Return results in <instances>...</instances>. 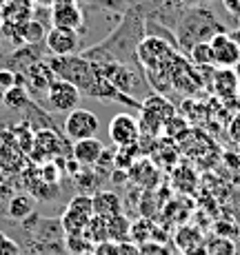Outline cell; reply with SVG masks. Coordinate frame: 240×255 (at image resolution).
Returning a JSON list of instances; mask_svg holds the SVG:
<instances>
[{
	"label": "cell",
	"instance_id": "6da1fadb",
	"mask_svg": "<svg viewBox=\"0 0 240 255\" xmlns=\"http://www.w3.org/2000/svg\"><path fill=\"white\" fill-rule=\"evenodd\" d=\"M145 38V18L138 11H125L120 16V24L102 38L98 45L89 47L80 56L96 65L107 62H127V65H140L138 62V45Z\"/></svg>",
	"mask_w": 240,
	"mask_h": 255
},
{
	"label": "cell",
	"instance_id": "7a4b0ae2",
	"mask_svg": "<svg viewBox=\"0 0 240 255\" xmlns=\"http://www.w3.org/2000/svg\"><path fill=\"white\" fill-rule=\"evenodd\" d=\"M220 33H227V27L212 9L196 4V7H185L180 11L178 20L174 27V36L178 42L180 51H192L196 45L212 42Z\"/></svg>",
	"mask_w": 240,
	"mask_h": 255
},
{
	"label": "cell",
	"instance_id": "3957f363",
	"mask_svg": "<svg viewBox=\"0 0 240 255\" xmlns=\"http://www.w3.org/2000/svg\"><path fill=\"white\" fill-rule=\"evenodd\" d=\"M45 62L49 65V69L53 71V76L71 82L82 96L89 93V89L94 87L98 76H100L96 62H89L80 53L78 56H49L45 58Z\"/></svg>",
	"mask_w": 240,
	"mask_h": 255
},
{
	"label": "cell",
	"instance_id": "277c9868",
	"mask_svg": "<svg viewBox=\"0 0 240 255\" xmlns=\"http://www.w3.org/2000/svg\"><path fill=\"white\" fill-rule=\"evenodd\" d=\"M100 73L125 96L134 98V100L143 102L149 98L154 89H151L149 80H147L145 71L140 65H127V62H107V65H98Z\"/></svg>",
	"mask_w": 240,
	"mask_h": 255
},
{
	"label": "cell",
	"instance_id": "5b68a950",
	"mask_svg": "<svg viewBox=\"0 0 240 255\" xmlns=\"http://www.w3.org/2000/svg\"><path fill=\"white\" fill-rule=\"evenodd\" d=\"M140 133H149V135H156L160 131H165L167 122L171 118H176V109L171 102H167L163 96H156L151 93L149 98L143 100V109H140Z\"/></svg>",
	"mask_w": 240,
	"mask_h": 255
},
{
	"label": "cell",
	"instance_id": "8992f818",
	"mask_svg": "<svg viewBox=\"0 0 240 255\" xmlns=\"http://www.w3.org/2000/svg\"><path fill=\"white\" fill-rule=\"evenodd\" d=\"M91 218H94L91 195L80 193V195H76V198H71L65 213L60 215V229L65 231V235H80V233H85Z\"/></svg>",
	"mask_w": 240,
	"mask_h": 255
},
{
	"label": "cell",
	"instance_id": "52a82bcc",
	"mask_svg": "<svg viewBox=\"0 0 240 255\" xmlns=\"http://www.w3.org/2000/svg\"><path fill=\"white\" fill-rule=\"evenodd\" d=\"M82 93L67 80L60 78H53L51 85L45 91V107L56 114H69V111L78 109V102H80Z\"/></svg>",
	"mask_w": 240,
	"mask_h": 255
},
{
	"label": "cell",
	"instance_id": "ba28073f",
	"mask_svg": "<svg viewBox=\"0 0 240 255\" xmlns=\"http://www.w3.org/2000/svg\"><path fill=\"white\" fill-rule=\"evenodd\" d=\"M98 129H100V120L96 114L87 109H73L67 114L65 122H62V133L67 140H85V138H96Z\"/></svg>",
	"mask_w": 240,
	"mask_h": 255
},
{
	"label": "cell",
	"instance_id": "9c48e42d",
	"mask_svg": "<svg viewBox=\"0 0 240 255\" xmlns=\"http://www.w3.org/2000/svg\"><path fill=\"white\" fill-rule=\"evenodd\" d=\"M82 36L73 29L51 27L45 36V51L49 56H78L82 53Z\"/></svg>",
	"mask_w": 240,
	"mask_h": 255
},
{
	"label": "cell",
	"instance_id": "30bf717a",
	"mask_svg": "<svg viewBox=\"0 0 240 255\" xmlns=\"http://www.w3.org/2000/svg\"><path fill=\"white\" fill-rule=\"evenodd\" d=\"M109 138L118 149H125V146H136L143 138L140 133V125L131 114L122 111V114H116L109 122Z\"/></svg>",
	"mask_w": 240,
	"mask_h": 255
},
{
	"label": "cell",
	"instance_id": "8fae6325",
	"mask_svg": "<svg viewBox=\"0 0 240 255\" xmlns=\"http://www.w3.org/2000/svg\"><path fill=\"white\" fill-rule=\"evenodd\" d=\"M51 27L73 29L80 33L85 27V9L78 0H58L51 7Z\"/></svg>",
	"mask_w": 240,
	"mask_h": 255
},
{
	"label": "cell",
	"instance_id": "7c38bea8",
	"mask_svg": "<svg viewBox=\"0 0 240 255\" xmlns=\"http://www.w3.org/2000/svg\"><path fill=\"white\" fill-rule=\"evenodd\" d=\"M212 56H214V65H218L220 69H234L236 65H240V42L229 33H220L212 42Z\"/></svg>",
	"mask_w": 240,
	"mask_h": 255
},
{
	"label": "cell",
	"instance_id": "4fadbf2b",
	"mask_svg": "<svg viewBox=\"0 0 240 255\" xmlns=\"http://www.w3.org/2000/svg\"><path fill=\"white\" fill-rule=\"evenodd\" d=\"M105 151H107L105 144H102L98 138H85V140L73 142L71 158L80 166H94V164H98V160L102 158Z\"/></svg>",
	"mask_w": 240,
	"mask_h": 255
},
{
	"label": "cell",
	"instance_id": "5bb4252c",
	"mask_svg": "<svg viewBox=\"0 0 240 255\" xmlns=\"http://www.w3.org/2000/svg\"><path fill=\"white\" fill-rule=\"evenodd\" d=\"M36 13V2L33 0H7L0 22L9 27H20L27 20H31Z\"/></svg>",
	"mask_w": 240,
	"mask_h": 255
},
{
	"label": "cell",
	"instance_id": "9a60e30c",
	"mask_svg": "<svg viewBox=\"0 0 240 255\" xmlns=\"http://www.w3.org/2000/svg\"><path fill=\"white\" fill-rule=\"evenodd\" d=\"M91 207H94V215L98 218H114V215L122 213V198L116 191H107V189H98L91 195Z\"/></svg>",
	"mask_w": 240,
	"mask_h": 255
},
{
	"label": "cell",
	"instance_id": "2e32d148",
	"mask_svg": "<svg viewBox=\"0 0 240 255\" xmlns=\"http://www.w3.org/2000/svg\"><path fill=\"white\" fill-rule=\"evenodd\" d=\"M49 27H45L40 20L31 18L20 27H16V36H18V45H45V36H47Z\"/></svg>",
	"mask_w": 240,
	"mask_h": 255
},
{
	"label": "cell",
	"instance_id": "e0dca14e",
	"mask_svg": "<svg viewBox=\"0 0 240 255\" xmlns=\"http://www.w3.org/2000/svg\"><path fill=\"white\" fill-rule=\"evenodd\" d=\"M214 89L223 100H234L238 93V76L234 69H218L214 76Z\"/></svg>",
	"mask_w": 240,
	"mask_h": 255
},
{
	"label": "cell",
	"instance_id": "ac0fdd59",
	"mask_svg": "<svg viewBox=\"0 0 240 255\" xmlns=\"http://www.w3.org/2000/svg\"><path fill=\"white\" fill-rule=\"evenodd\" d=\"M107 233H109V242L116 244H125L131 242V222L125 213L114 215L107 220Z\"/></svg>",
	"mask_w": 240,
	"mask_h": 255
},
{
	"label": "cell",
	"instance_id": "d6986e66",
	"mask_svg": "<svg viewBox=\"0 0 240 255\" xmlns=\"http://www.w3.org/2000/svg\"><path fill=\"white\" fill-rule=\"evenodd\" d=\"M33 209H36V200H33V195L16 193L11 200H9L7 213H9L11 220H27L29 215L33 213Z\"/></svg>",
	"mask_w": 240,
	"mask_h": 255
},
{
	"label": "cell",
	"instance_id": "ffe728a7",
	"mask_svg": "<svg viewBox=\"0 0 240 255\" xmlns=\"http://www.w3.org/2000/svg\"><path fill=\"white\" fill-rule=\"evenodd\" d=\"M36 151L38 153H47V155H56L60 151V144H62V135L53 133V131H40L36 135Z\"/></svg>",
	"mask_w": 240,
	"mask_h": 255
},
{
	"label": "cell",
	"instance_id": "44dd1931",
	"mask_svg": "<svg viewBox=\"0 0 240 255\" xmlns=\"http://www.w3.org/2000/svg\"><path fill=\"white\" fill-rule=\"evenodd\" d=\"M82 235H85V238L89 240L94 247H98V244H102V242H109V233H107V220L94 215V218H91V222L87 224V229H85V233H82Z\"/></svg>",
	"mask_w": 240,
	"mask_h": 255
},
{
	"label": "cell",
	"instance_id": "7402d4cb",
	"mask_svg": "<svg viewBox=\"0 0 240 255\" xmlns=\"http://www.w3.org/2000/svg\"><path fill=\"white\" fill-rule=\"evenodd\" d=\"M176 242H178L180 249L189 251V249L200 247V242H203V233H200L196 227H185V229L178 231V235H176Z\"/></svg>",
	"mask_w": 240,
	"mask_h": 255
},
{
	"label": "cell",
	"instance_id": "603a6c76",
	"mask_svg": "<svg viewBox=\"0 0 240 255\" xmlns=\"http://www.w3.org/2000/svg\"><path fill=\"white\" fill-rule=\"evenodd\" d=\"M205 251H207V255H234V253H236V244H234L232 238L216 235L212 242H207Z\"/></svg>",
	"mask_w": 240,
	"mask_h": 255
},
{
	"label": "cell",
	"instance_id": "cb8c5ba5",
	"mask_svg": "<svg viewBox=\"0 0 240 255\" xmlns=\"http://www.w3.org/2000/svg\"><path fill=\"white\" fill-rule=\"evenodd\" d=\"M65 244H67V251L73 255H89L94 253V244L85 238V235H65Z\"/></svg>",
	"mask_w": 240,
	"mask_h": 255
},
{
	"label": "cell",
	"instance_id": "d4e9b609",
	"mask_svg": "<svg viewBox=\"0 0 240 255\" xmlns=\"http://www.w3.org/2000/svg\"><path fill=\"white\" fill-rule=\"evenodd\" d=\"M151 231H154V224H149L147 220H140V222L131 224V244H136V247L147 244Z\"/></svg>",
	"mask_w": 240,
	"mask_h": 255
},
{
	"label": "cell",
	"instance_id": "484cf974",
	"mask_svg": "<svg viewBox=\"0 0 240 255\" xmlns=\"http://www.w3.org/2000/svg\"><path fill=\"white\" fill-rule=\"evenodd\" d=\"M189 58L194 60V65H214V56H212V47H209V42L196 45L192 51H189Z\"/></svg>",
	"mask_w": 240,
	"mask_h": 255
},
{
	"label": "cell",
	"instance_id": "4316f807",
	"mask_svg": "<svg viewBox=\"0 0 240 255\" xmlns=\"http://www.w3.org/2000/svg\"><path fill=\"white\" fill-rule=\"evenodd\" d=\"M0 255H20V247H18L16 240L4 238L0 244Z\"/></svg>",
	"mask_w": 240,
	"mask_h": 255
},
{
	"label": "cell",
	"instance_id": "83f0119b",
	"mask_svg": "<svg viewBox=\"0 0 240 255\" xmlns=\"http://www.w3.org/2000/svg\"><path fill=\"white\" fill-rule=\"evenodd\" d=\"M140 255H169L167 249L163 244H154V242H147L140 247Z\"/></svg>",
	"mask_w": 240,
	"mask_h": 255
},
{
	"label": "cell",
	"instance_id": "f1b7e54d",
	"mask_svg": "<svg viewBox=\"0 0 240 255\" xmlns=\"http://www.w3.org/2000/svg\"><path fill=\"white\" fill-rule=\"evenodd\" d=\"M58 166L56 164H45L42 166V171H40V178L45 180V182H49V180H51V182H58Z\"/></svg>",
	"mask_w": 240,
	"mask_h": 255
},
{
	"label": "cell",
	"instance_id": "f546056e",
	"mask_svg": "<svg viewBox=\"0 0 240 255\" xmlns=\"http://www.w3.org/2000/svg\"><path fill=\"white\" fill-rule=\"evenodd\" d=\"M225 7V11L229 13V16H234L236 20H240V0H220Z\"/></svg>",
	"mask_w": 240,
	"mask_h": 255
},
{
	"label": "cell",
	"instance_id": "4dcf8cb0",
	"mask_svg": "<svg viewBox=\"0 0 240 255\" xmlns=\"http://www.w3.org/2000/svg\"><path fill=\"white\" fill-rule=\"evenodd\" d=\"M116 255H140V249L131 242H125V244H118V251Z\"/></svg>",
	"mask_w": 240,
	"mask_h": 255
},
{
	"label": "cell",
	"instance_id": "1f68e13d",
	"mask_svg": "<svg viewBox=\"0 0 240 255\" xmlns=\"http://www.w3.org/2000/svg\"><path fill=\"white\" fill-rule=\"evenodd\" d=\"M232 138L234 140H240V116L234 120V125H232Z\"/></svg>",
	"mask_w": 240,
	"mask_h": 255
},
{
	"label": "cell",
	"instance_id": "d6a6232c",
	"mask_svg": "<svg viewBox=\"0 0 240 255\" xmlns=\"http://www.w3.org/2000/svg\"><path fill=\"white\" fill-rule=\"evenodd\" d=\"M36 2V7H47V9H51L53 4L58 2V0H33Z\"/></svg>",
	"mask_w": 240,
	"mask_h": 255
},
{
	"label": "cell",
	"instance_id": "836d02e7",
	"mask_svg": "<svg viewBox=\"0 0 240 255\" xmlns=\"http://www.w3.org/2000/svg\"><path fill=\"white\" fill-rule=\"evenodd\" d=\"M4 4H7V0H0V18H2V11H4Z\"/></svg>",
	"mask_w": 240,
	"mask_h": 255
},
{
	"label": "cell",
	"instance_id": "e575fe53",
	"mask_svg": "<svg viewBox=\"0 0 240 255\" xmlns=\"http://www.w3.org/2000/svg\"><path fill=\"white\" fill-rule=\"evenodd\" d=\"M4 238H7V235H4L2 231H0V244H2V240H4Z\"/></svg>",
	"mask_w": 240,
	"mask_h": 255
},
{
	"label": "cell",
	"instance_id": "d590c367",
	"mask_svg": "<svg viewBox=\"0 0 240 255\" xmlns=\"http://www.w3.org/2000/svg\"><path fill=\"white\" fill-rule=\"evenodd\" d=\"M0 38H2V33H0Z\"/></svg>",
	"mask_w": 240,
	"mask_h": 255
},
{
	"label": "cell",
	"instance_id": "8d00e7d4",
	"mask_svg": "<svg viewBox=\"0 0 240 255\" xmlns=\"http://www.w3.org/2000/svg\"><path fill=\"white\" fill-rule=\"evenodd\" d=\"M89 255H94V253H89Z\"/></svg>",
	"mask_w": 240,
	"mask_h": 255
}]
</instances>
